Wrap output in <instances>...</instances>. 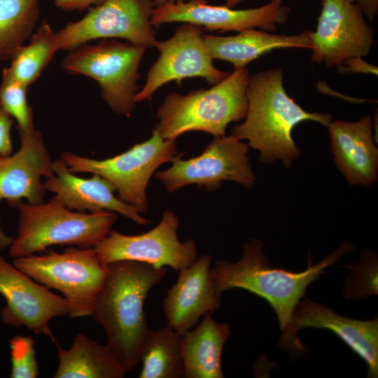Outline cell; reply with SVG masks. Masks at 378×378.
<instances>
[{
    "instance_id": "1",
    "label": "cell",
    "mask_w": 378,
    "mask_h": 378,
    "mask_svg": "<svg viewBox=\"0 0 378 378\" xmlns=\"http://www.w3.org/2000/svg\"><path fill=\"white\" fill-rule=\"evenodd\" d=\"M106 269L107 275L92 316L104 329L106 344L127 372L140 362L150 331L144 311L145 299L167 270L133 260L115 261Z\"/></svg>"
},
{
    "instance_id": "2",
    "label": "cell",
    "mask_w": 378,
    "mask_h": 378,
    "mask_svg": "<svg viewBox=\"0 0 378 378\" xmlns=\"http://www.w3.org/2000/svg\"><path fill=\"white\" fill-rule=\"evenodd\" d=\"M284 71L270 69L250 76L247 88L248 109L244 121L236 125L231 135L246 139L247 145L260 152L261 162L280 160L290 167L300 154L292 132L304 121H313L328 127L331 114L308 112L284 89Z\"/></svg>"
},
{
    "instance_id": "3",
    "label": "cell",
    "mask_w": 378,
    "mask_h": 378,
    "mask_svg": "<svg viewBox=\"0 0 378 378\" xmlns=\"http://www.w3.org/2000/svg\"><path fill=\"white\" fill-rule=\"evenodd\" d=\"M353 250L352 245L344 242L318 263L312 265L309 259L304 271L294 272L272 267L262 251V242L253 239L244 246L238 261H217L211 269V276L220 293L241 288L265 299L275 312L284 335L291 327L295 309L307 287L324 273L326 267Z\"/></svg>"
},
{
    "instance_id": "4",
    "label": "cell",
    "mask_w": 378,
    "mask_h": 378,
    "mask_svg": "<svg viewBox=\"0 0 378 378\" xmlns=\"http://www.w3.org/2000/svg\"><path fill=\"white\" fill-rule=\"evenodd\" d=\"M250 75L246 68L236 69L209 89L186 94L172 92L159 106L155 129L164 139L176 140L191 131L225 135L227 125L245 118Z\"/></svg>"
},
{
    "instance_id": "5",
    "label": "cell",
    "mask_w": 378,
    "mask_h": 378,
    "mask_svg": "<svg viewBox=\"0 0 378 378\" xmlns=\"http://www.w3.org/2000/svg\"><path fill=\"white\" fill-rule=\"evenodd\" d=\"M9 206L18 211L17 235L8 255L18 258L46 251L53 245L93 248L110 232L117 213H82L66 207L54 196L47 202L20 200Z\"/></svg>"
},
{
    "instance_id": "6",
    "label": "cell",
    "mask_w": 378,
    "mask_h": 378,
    "mask_svg": "<svg viewBox=\"0 0 378 378\" xmlns=\"http://www.w3.org/2000/svg\"><path fill=\"white\" fill-rule=\"evenodd\" d=\"M146 49L127 41L105 39L70 50L61 65L70 74L94 79L109 108L129 116L136 104L139 67Z\"/></svg>"
},
{
    "instance_id": "7",
    "label": "cell",
    "mask_w": 378,
    "mask_h": 378,
    "mask_svg": "<svg viewBox=\"0 0 378 378\" xmlns=\"http://www.w3.org/2000/svg\"><path fill=\"white\" fill-rule=\"evenodd\" d=\"M177 153L176 140L164 139L154 128L146 141L107 159H92L69 151L62 152L61 159L75 174L92 173L107 179L115 186L118 199L138 212L146 213L148 209L146 190L150 178Z\"/></svg>"
},
{
    "instance_id": "8",
    "label": "cell",
    "mask_w": 378,
    "mask_h": 378,
    "mask_svg": "<svg viewBox=\"0 0 378 378\" xmlns=\"http://www.w3.org/2000/svg\"><path fill=\"white\" fill-rule=\"evenodd\" d=\"M13 264L36 282L60 291L71 318L92 316L97 296L107 275L94 248H66L15 258Z\"/></svg>"
},
{
    "instance_id": "9",
    "label": "cell",
    "mask_w": 378,
    "mask_h": 378,
    "mask_svg": "<svg viewBox=\"0 0 378 378\" xmlns=\"http://www.w3.org/2000/svg\"><path fill=\"white\" fill-rule=\"evenodd\" d=\"M153 0H105L81 19L56 32L59 50H72L99 38H120L146 48L158 40L151 17Z\"/></svg>"
},
{
    "instance_id": "10",
    "label": "cell",
    "mask_w": 378,
    "mask_h": 378,
    "mask_svg": "<svg viewBox=\"0 0 378 378\" xmlns=\"http://www.w3.org/2000/svg\"><path fill=\"white\" fill-rule=\"evenodd\" d=\"M248 151V146L232 135L215 136L200 155L184 160L177 155L169 167L158 172L155 176L169 192L192 184L215 190L223 181L251 188L256 177Z\"/></svg>"
},
{
    "instance_id": "11",
    "label": "cell",
    "mask_w": 378,
    "mask_h": 378,
    "mask_svg": "<svg viewBox=\"0 0 378 378\" xmlns=\"http://www.w3.org/2000/svg\"><path fill=\"white\" fill-rule=\"evenodd\" d=\"M178 225L175 213L166 210L159 223L150 230L136 235L110 230L93 248L105 268L115 261L133 260L156 268L168 266L178 272L192 264L197 255L195 240L181 242L178 239Z\"/></svg>"
},
{
    "instance_id": "12",
    "label": "cell",
    "mask_w": 378,
    "mask_h": 378,
    "mask_svg": "<svg viewBox=\"0 0 378 378\" xmlns=\"http://www.w3.org/2000/svg\"><path fill=\"white\" fill-rule=\"evenodd\" d=\"M204 30L198 25L183 23L171 38L158 41L155 48L159 57L149 69L144 85L136 94V103L150 99L160 88L172 81L179 83L185 78L200 77L215 85L229 75L214 65L204 41Z\"/></svg>"
},
{
    "instance_id": "13",
    "label": "cell",
    "mask_w": 378,
    "mask_h": 378,
    "mask_svg": "<svg viewBox=\"0 0 378 378\" xmlns=\"http://www.w3.org/2000/svg\"><path fill=\"white\" fill-rule=\"evenodd\" d=\"M321 10L311 31L312 61L339 66L352 57L367 56L374 31L361 7L350 0H321Z\"/></svg>"
},
{
    "instance_id": "14",
    "label": "cell",
    "mask_w": 378,
    "mask_h": 378,
    "mask_svg": "<svg viewBox=\"0 0 378 378\" xmlns=\"http://www.w3.org/2000/svg\"><path fill=\"white\" fill-rule=\"evenodd\" d=\"M282 1L272 0L265 6L248 9L211 5L206 0L167 3L154 8L151 23L153 27L174 22L191 23L211 31L239 32L258 28L273 32L278 25L287 22L290 12V8Z\"/></svg>"
},
{
    "instance_id": "15",
    "label": "cell",
    "mask_w": 378,
    "mask_h": 378,
    "mask_svg": "<svg viewBox=\"0 0 378 378\" xmlns=\"http://www.w3.org/2000/svg\"><path fill=\"white\" fill-rule=\"evenodd\" d=\"M0 294L6 302L0 314L4 324L24 326L35 334L47 335L54 340L49 327L50 320L69 315L64 297L51 292L1 255Z\"/></svg>"
},
{
    "instance_id": "16",
    "label": "cell",
    "mask_w": 378,
    "mask_h": 378,
    "mask_svg": "<svg viewBox=\"0 0 378 378\" xmlns=\"http://www.w3.org/2000/svg\"><path fill=\"white\" fill-rule=\"evenodd\" d=\"M18 133L19 149L14 154L0 155V202L6 200L10 205L26 200L40 204L46 192L42 178L54 175L53 161L41 132L34 129ZM13 239L0 225V249L9 247Z\"/></svg>"
},
{
    "instance_id": "17",
    "label": "cell",
    "mask_w": 378,
    "mask_h": 378,
    "mask_svg": "<svg viewBox=\"0 0 378 378\" xmlns=\"http://www.w3.org/2000/svg\"><path fill=\"white\" fill-rule=\"evenodd\" d=\"M304 328H323L336 334L368 365V377L378 375V320H356L344 317L326 306L308 299L300 302L293 315L289 331L281 335L279 345L294 353L303 349L297 337Z\"/></svg>"
},
{
    "instance_id": "18",
    "label": "cell",
    "mask_w": 378,
    "mask_h": 378,
    "mask_svg": "<svg viewBox=\"0 0 378 378\" xmlns=\"http://www.w3.org/2000/svg\"><path fill=\"white\" fill-rule=\"evenodd\" d=\"M211 260L210 255H203L179 270L176 283L164 298L162 307L167 325L180 335L220 305L221 293L218 292L211 276Z\"/></svg>"
},
{
    "instance_id": "19",
    "label": "cell",
    "mask_w": 378,
    "mask_h": 378,
    "mask_svg": "<svg viewBox=\"0 0 378 378\" xmlns=\"http://www.w3.org/2000/svg\"><path fill=\"white\" fill-rule=\"evenodd\" d=\"M52 168L54 175L45 179V188L54 193V197L68 209L82 213L108 211L118 213L139 225L150 223L135 209L115 196V188L107 179L97 174L89 178L78 177L68 169L62 159L53 161Z\"/></svg>"
},
{
    "instance_id": "20",
    "label": "cell",
    "mask_w": 378,
    "mask_h": 378,
    "mask_svg": "<svg viewBox=\"0 0 378 378\" xmlns=\"http://www.w3.org/2000/svg\"><path fill=\"white\" fill-rule=\"evenodd\" d=\"M328 128L334 162L347 183L372 186L377 179L378 148L370 115L355 122L332 120Z\"/></svg>"
},
{
    "instance_id": "21",
    "label": "cell",
    "mask_w": 378,
    "mask_h": 378,
    "mask_svg": "<svg viewBox=\"0 0 378 378\" xmlns=\"http://www.w3.org/2000/svg\"><path fill=\"white\" fill-rule=\"evenodd\" d=\"M311 31L295 35L275 34L262 29H249L237 34L218 36L204 34L213 59L231 63L234 69L246 68L262 55L279 48H311Z\"/></svg>"
},
{
    "instance_id": "22",
    "label": "cell",
    "mask_w": 378,
    "mask_h": 378,
    "mask_svg": "<svg viewBox=\"0 0 378 378\" xmlns=\"http://www.w3.org/2000/svg\"><path fill=\"white\" fill-rule=\"evenodd\" d=\"M230 335L229 326L216 321L212 313L204 316L195 328L181 335L184 377H223L221 355Z\"/></svg>"
},
{
    "instance_id": "23",
    "label": "cell",
    "mask_w": 378,
    "mask_h": 378,
    "mask_svg": "<svg viewBox=\"0 0 378 378\" xmlns=\"http://www.w3.org/2000/svg\"><path fill=\"white\" fill-rule=\"evenodd\" d=\"M58 349L55 378H122L127 373L111 349L86 335H76L69 349Z\"/></svg>"
},
{
    "instance_id": "24",
    "label": "cell",
    "mask_w": 378,
    "mask_h": 378,
    "mask_svg": "<svg viewBox=\"0 0 378 378\" xmlns=\"http://www.w3.org/2000/svg\"><path fill=\"white\" fill-rule=\"evenodd\" d=\"M140 378L184 377L181 335L166 325L149 332L140 356Z\"/></svg>"
},
{
    "instance_id": "25",
    "label": "cell",
    "mask_w": 378,
    "mask_h": 378,
    "mask_svg": "<svg viewBox=\"0 0 378 378\" xmlns=\"http://www.w3.org/2000/svg\"><path fill=\"white\" fill-rule=\"evenodd\" d=\"M39 0H0V61L12 60L33 34Z\"/></svg>"
},
{
    "instance_id": "26",
    "label": "cell",
    "mask_w": 378,
    "mask_h": 378,
    "mask_svg": "<svg viewBox=\"0 0 378 378\" xmlns=\"http://www.w3.org/2000/svg\"><path fill=\"white\" fill-rule=\"evenodd\" d=\"M59 50L56 32L43 22L18 51L8 67L11 75L27 87L33 83Z\"/></svg>"
},
{
    "instance_id": "27",
    "label": "cell",
    "mask_w": 378,
    "mask_h": 378,
    "mask_svg": "<svg viewBox=\"0 0 378 378\" xmlns=\"http://www.w3.org/2000/svg\"><path fill=\"white\" fill-rule=\"evenodd\" d=\"M27 86L14 78L8 67L2 71L0 105L17 122L18 132L34 130L33 111L27 102Z\"/></svg>"
},
{
    "instance_id": "28",
    "label": "cell",
    "mask_w": 378,
    "mask_h": 378,
    "mask_svg": "<svg viewBox=\"0 0 378 378\" xmlns=\"http://www.w3.org/2000/svg\"><path fill=\"white\" fill-rule=\"evenodd\" d=\"M377 256L373 252L363 251L360 262L342 266L351 272L342 288L346 298L358 300L377 295Z\"/></svg>"
},
{
    "instance_id": "29",
    "label": "cell",
    "mask_w": 378,
    "mask_h": 378,
    "mask_svg": "<svg viewBox=\"0 0 378 378\" xmlns=\"http://www.w3.org/2000/svg\"><path fill=\"white\" fill-rule=\"evenodd\" d=\"M10 348L11 378H36L38 365L34 341L29 336L16 335L9 340Z\"/></svg>"
},
{
    "instance_id": "30",
    "label": "cell",
    "mask_w": 378,
    "mask_h": 378,
    "mask_svg": "<svg viewBox=\"0 0 378 378\" xmlns=\"http://www.w3.org/2000/svg\"><path fill=\"white\" fill-rule=\"evenodd\" d=\"M13 118L0 105V155H8L13 152L11 127Z\"/></svg>"
},
{
    "instance_id": "31",
    "label": "cell",
    "mask_w": 378,
    "mask_h": 378,
    "mask_svg": "<svg viewBox=\"0 0 378 378\" xmlns=\"http://www.w3.org/2000/svg\"><path fill=\"white\" fill-rule=\"evenodd\" d=\"M337 70L341 73L371 74L376 76L378 73L377 66L367 62L362 57L346 58L337 66Z\"/></svg>"
},
{
    "instance_id": "32",
    "label": "cell",
    "mask_w": 378,
    "mask_h": 378,
    "mask_svg": "<svg viewBox=\"0 0 378 378\" xmlns=\"http://www.w3.org/2000/svg\"><path fill=\"white\" fill-rule=\"evenodd\" d=\"M105 0H54L55 6L64 10H82L102 4Z\"/></svg>"
},
{
    "instance_id": "33",
    "label": "cell",
    "mask_w": 378,
    "mask_h": 378,
    "mask_svg": "<svg viewBox=\"0 0 378 378\" xmlns=\"http://www.w3.org/2000/svg\"><path fill=\"white\" fill-rule=\"evenodd\" d=\"M358 4L369 20H374L378 12V0H350Z\"/></svg>"
},
{
    "instance_id": "34",
    "label": "cell",
    "mask_w": 378,
    "mask_h": 378,
    "mask_svg": "<svg viewBox=\"0 0 378 378\" xmlns=\"http://www.w3.org/2000/svg\"><path fill=\"white\" fill-rule=\"evenodd\" d=\"M187 1H190V0H153V2H154L155 7H157V6H160L167 3Z\"/></svg>"
},
{
    "instance_id": "35",
    "label": "cell",
    "mask_w": 378,
    "mask_h": 378,
    "mask_svg": "<svg viewBox=\"0 0 378 378\" xmlns=\"http://www.w3.org/2000/svg\"><path fill=\"white\" fill-rule=\"evenodd\" d=\"M244 0H225V6L230 8H234Z\"/></svg>"
}]
</instances>
